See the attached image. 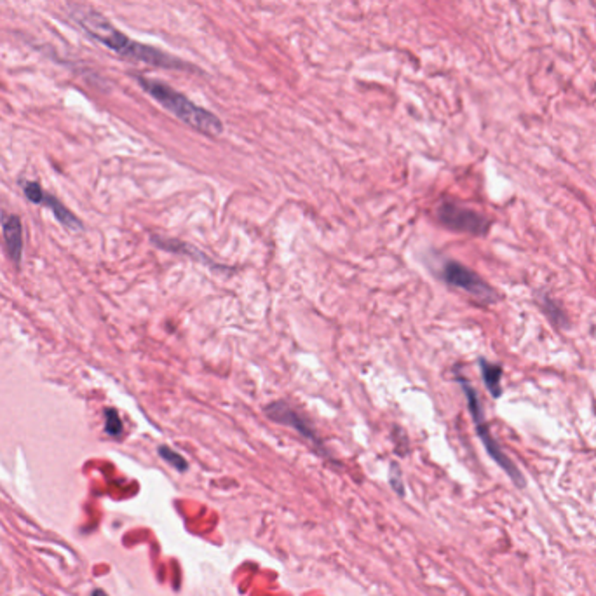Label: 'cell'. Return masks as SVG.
Listing matches in <instances>:
<instances>
[{
	"label": "cell",
	"instance_id": "obj_1",
	"mask_svg": "<svg viewBox=\"0 0 596 596\" xmlns=\"http://www.w3.org/2000/svg\"><path fill=\"white\" fill-rule=\"evenodd\" d=\"M72 16H74V20L84 28V32L89 37L103 44L105 47H108L119 56L163 68H185V63L178 60V58L170 56V54L163 53V51L156 49V47L131 40L122 32L117 30L110 21L101 16L100 13H94V11L86 9V7H77L72 13Z\"/></svg>",
	"mask_w": 596,
	"mask_h": 596
},
{
	"label": "cell",
	"instance_id": "obj_2",
	"mask_svg": "<svg viewBox=\"0 0 596 596\" xmlns=\"http://www.w3.org/2000/svg\"><path fill=\"white\" fill-rule=\"evenodd\" d=\"M137 80L157 103L163 105L167 112L173 113L182 122L189 124L190 127H194V129L199 131V133L208 134V137H218V134H222L224 124H222V120L218 119L215 113L208 112L206 108L196 105L194 101H190L189 98L184 96V94L175 91L173 87L166 86V84L147 79V77H137Z\"/></svg>",
	"mask_w": 596,
	"mask_h": 596
},
{
	"label": "cell",
	"instance_id": "obj_3",
	"mask_svg": "<svg viewBox=\"0 0 596 596\" xmlns=\"http://www.w3.org/2000/svg\"><path fill=\"white\" fill-rule=\"evenodd\" d=\"M457 382H459V386L462 387L464 394H466L467 408H469L471 417H473L474 429H476L478 438H480L481 443H483L486 453H488V455L493 459V462H495L497 466H499L500 469L509 476V480L513 481L514 485L523 488V486H525V478H523L521 471L518 469L516 464H514L513 460L506 455V452H504L502 447H500L499 441L493 438L492 431H490L488 424H486L485 420L483 410H481V401H480V396H478L476 389H474V387L469 383V380H466L464 376H457Z\"/></svg>",
	"mask_w": 596,
	"mask_h": 596
},
{
	"label": "cell",
	"instance_id": "obj_4",
	"mask_svg": "<svg viewBox=\"0 0 596 596\" xmlns=\"http://www.w3.org/2000/svg\"><path fill=\"white\" fill-rule=\"evenodd\" d=\"M436 218L441 225L453 232L469 234V236H486L490 230V220L485 215L457 203L443 201L436 208Z\"/></svg>",
	"mask_w": 596,
	"mask_h": 596
},
{
	"label": "cell",
	"instance_id": "obj_5",
	"mask_svg": "<svg viewBox=\"0 0 596 596\" xmlns=\"http://www.w3.org/2000/svg\"><path fill=\"white\" fill-rule=\"evenodd\" d=\"M441 274H443V279L447 281L450 286L459 288V290L473 295L480 302L493 303L499 300V293L486 283L483 277L474 272V270H471L469 267L464 265V263L455 260L445 262Z\"/></svg>",
	"mask_w": 596,
	"mask_h": 596
},
{
	"label": "cell",
	"instance_id": "obj_6",
	"mask_svg": "<svg viewBox=\"0 0 596 596\" xmlns=\"http://www.w3.org/2000/svg\"><path fill=\"white\" fill-rule=\"evenodd\" d=\"M265 415L269 417L272 422L281 424V426H288L293 431H297L300 436H303L305 440H309L319 452H324L323 443H321L319 436H317L316 429H314L312 422L307 419L303 413L295 410L293 407L286 403V401H274V403L267 405L265 407Z\"/></svg>",
	"mask_w": 596,
	"mask_h": 596
},
{
	"label": "cell",
	"instance_id": "obj_7",
	"mask_svg": "<svg viewBox=\"0 0 596 596\" xmlns=\"http://www.w3.org/2000/svg\"><path fill=\"white\" fill-rule=\"evenodd\" d=\"M23 192L34 204H42V206L49 208V210L53 211L54 218L63 227H67V229L70 230L82 229V222H80L67 206H63L61 201H58L56 197L51 196L49 192H46L39 184H35V182H23Z\"/></svg>",
	"mask_w": 596,
	"mask_h": 596
},
{
	"label": "cell",
	"instance_id": "obj_8",
	"mask_svg": "<svg viewBox=\"0 0 596 596\" xmlns=\"http://www.w3.org/2000/svg\"><path fill=\"white\" fill-rule=\"evenodd\" d=\"M2 229L9 258L16 265H20L21 257H23V225H21L20 217L18 215H4Z\"/></svg>",
	"mask_w": 596,
	"mask_h": 596
},
{
	"label": "cell",
	"instance_id": "obj_9",
	"mask_svg": "<svg viewBox=\"0 0 596 596\" xmlns=\"http://www.w3.org/2000/svg\"><path fill=\"white\" fill-rule=\"evenodd\" d=\"M152 243L156 244L157 248H160V250L170 251V253H182V255H186V257L196 258V260L203 263H210V265L217 267V263H213L210 258H206V255H204L203 251L190 246V244L182 243V241L178 239H170V237H163V236H152Z\"/></svg>",
	"mask_w": 596,
	"mask_h": 596
},
{
	"label": "cell",
	"instance_id": "obj_10",
	"mask_svg": "<svg viewBox=\"0 0 596 596\" xmlns=\"http://www.w3.org/2000/svg\"><path fill=\"white\" fill-rule=\"evenodd\" d=\"M480 372L490 396L495 398V400L502 396V386H500V380H502V367L495 363H490L485 357H480Z\"/></svg>",
	"mask_w": 596,
	"mask_h": 596
},
{
	"label": "cell",
	"instance_id": "obj_11",
	"mask_svg": "<svg viewBox=\"0 0 596 596\" xmlns=\"http://www.w3.org/2000/svg\"><path fill=\"white\" fill-rule=\"evenodd\" d=\"M540 305H543V310L546 312V316L550 317L551 321H553V324H557V326H565V324L569 323V319H566V314L563 312L562 307H559L558 303L554 302V300L551 297H547V295H543Z\"/></svg>",
	"mask_w": 596,
	"mask_h": 596
},
{
	"label": "cell",
	"instance_id": "obj_12",
	"mask_svg": "<svg viewBox=\"0 0 596 596\" xmlns=\"http://www.w3.org/2000/svg\"><path fill=\"white\" fill-rule=\"evenodd\" d=\"M157 453H159V457L164 460V462H167L171 467H175L178 473H185V471L189 469V462H186V459H184V457H182L178 452H175L173 448L166 447V445H160V447L157 448Z\"/></svg>",
	"mask_w": 596,
	"mask_h": 596
},
{
	"label": "cell",
	"instance_id": "obj_13",
	"mask_svg": "<svg viewBox=\"0 0 596 596\" xmlns=\"http://www.w3.org/2000/svg\"><path fill=\"white\" fill-rule=\"evenodd\" d=\"M122 431L124 426L119 413H117V410H113V408H107V410H105V433L112 438H119L120 434H122Z\"/></svg>",
	"mask_w": 596,
	"mask_h": 596
},
{
	"label": "cell",
	"instance_id": "obj_14",
	"mask_svg": "<svg viewBox=\"0 0 596 596\" xmlns=\"http://www.w3.org/2000/svg\"><path fill=\"white\" fill-rule=\"evenodd\" d=\"M389 481H391V486H393V488H394V492H398L401 497H405V485H403V480H401L400 466H398L396 462L391 464Z\"/></svg>",
	"mask_w": 596,
	"mask_h": 596
},
{
	"label": "cell",
	"instance_id": "obj_15",
	"mask_svg": "<svg viewBox=\"0 0 596 596\" xmlns=\"http://www.w3.org/2000/svg\"><path fill=\"white\" fill-rule=\"evenodd\" d=\"M91 596H108L107 593H105L103 590H94L93 593H91Z\"/></svg>",
	"mask_w": 596,
	"mask_h": 596
}]
</instances>
